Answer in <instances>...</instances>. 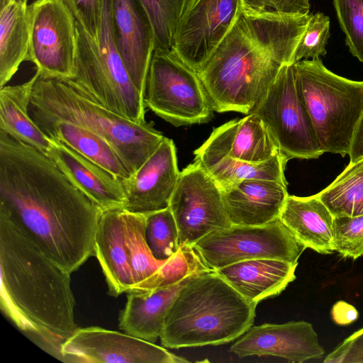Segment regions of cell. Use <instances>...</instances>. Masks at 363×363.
I'll use <instances>...</instances> for the list:
<instances>
[{"instance_id": "cell-1", "label": "cell", "mask_w": 363, "mask_h": 363, "mask_svg": "<svg viewBox=\"0 0 363 363\" xmlns=\"http://www.w3.org/2000/svg\"><path fill=\"white\" fill-rule=\"evenodd\" d=\"M102 211L42 151L0 130V217L72 274L94 255Z\"/></svg>"}, {"instance_id": "cell-2", "label": "cell", "mask_w": 363, "mask_h": 363, "mask_svg": "<svg viewBox=\"0 0 363 363\" xmlns=\"http://www.w3.org/2000/svg\"><path fill=\"white\" fill-rule=\"evenodd\" d=\"M0 304L27 335L63 361L62 344L77 329L69 273L0 217Z\"/></svg>"}, {"instance_id": "cell-3", "label": "cell", "mask_w": 363, "mask_h": 363, "mask_svg": "<svg viewBox=\"0 0 363 363\" xmlns=\"http://www.w3.org/2000/svg\"><path fill=\"white\" fill-rule=\"evenodd\" d=\"M256 304L247 301L216 270L196 274L173 303L160 337L171 349L218 345L242 335Z\"/></svg>"}, {"instance_id": "cell-4", "label": "cell", "mask_w": 363, "mask_h": 363, "mask_svg": "<svg viewBox=\"0 0 363 363\" xmlns=\"http://www.w3.org/2000/svg\"><path fill=\"white\" fill-rule=\"evenodd\" d=\"M29 114L68 121L91 130L113 148L130 174L156 151L165 138L152 122L137 123L111 111L89 98L69 78L38 73Z\"/></svg>"}, {"instance_id": "cell-5", "label": "cell", "mask_w": 363, "mask_h": 363, "mask_svg": "<svg viewBox=\"0 0 363 363\" xmlns=\"http://www.w3.org/2000/svg\"><path fill=\"white\" fill-rule=\"evenodd\" d=\"M294 67L322 151L345 157L363 112V81L333 73L320 57L300 60Z\"/></svg>"}, {"instance_id": "cell-6", "label": "cell", "mask_w": 363, "mask_h": 363, "mask_svg": "<svg viewBox=\"0 0 363 363\" xmlns=\"http://www.w3.org/2000/svg\"><path fill=\"white\" fill-rule=\"evenodd\" d=\"M143 98L146 107L174 126L206 123L214 111L199 73L173 52H153Z\"/></svg>"}, {"instance_id": "cell-7", "label": "cell", "mask_w": 363, "mask_h": 363, "mask_svg": "<svg viewBox=\"0 0 363 363\" xmlns=\"http://www.w3.org/2000/svg\"><path fill=\"white\" fill-rule=\"evenodd\" d=\"M251 113L262 119L287 161L316 159L324 153L301 94L294 64L281 68Z\"/></svg>"}, {"instance_id": "cell-8", "label": "cell", "mask_w": 363, "mask_h": 363, "mask_svg": "<svg viewBox=\"0 0 363 363\" xmlns=\"http://www.w3.org/2000/svg\"><path fill=\"white\" fill-rule=\"evenodd\" d=\"M192 247L203 264L211 270L262 258L298 263L306 249L279 218L263 225H232L208 234Z\"/></svg>"}, {"instance_id": "cell-9", "label": "cell", "mask_w": 363, "mask_h": 363, "mask_svg": "<svg viewBox=\"0 0 363 363\" xmlns=\"http://www.w3.org/2000/svg\"><path fill=\"white\" fill-rule=\"evenodd\" d=\"M169 207L177 223L180 247H193L208 234L232 225L220 188L196 162L180 172Z\"/></svg>"}, {"instance_id": "cell-10", "label": "cell", "mask_w": 363, "mask_h": 363, "mask_svg": "<svg viewBox=\"0 0 363 363\" xmlns=\"http://www.w3.org/2000/svg\"><path fill=\"white\" fill-rule=\"evenodd\" d=\"M28 61L43 76L72 78L77 49L76 21L61 0H35L28 6Z\"/></svg>"}, {"instance_id": "cell-11", "label": "cell", "mask_w": 363, "mask_h": 363, "mask_svg": "<svg viewBox=\"0 0 363 363\" xmlns=\"http://www.w3.org/2000/svg\"><path fill=\"white\" fill-rule=\"evenodd\" d=\"M242 11V0H189L178 22L172 52L199 72Z\"/></svg>"}, {"instance_id": "cell-12", "label": "cell", "mask_w": 363, "mask_h": 363, "mask_svg": "<svg viewBox=\"0 0 363 363\" xmlns=\"http://www.w3.org/2000/svg\"><path fill=\"white\" fill-rule=\"evenodd\" d=\"M63 361L91 363H183L184 357L125 333L77 328L61 347Z\"/></svg>"}, {"instance_id": "cell-13", "label": "cell", "mask_w": 363, "mask_h": 363, "mask_svg": "<svg viewBox=\"0 0 363 363\" xmlns=\"http://www.w3.org/2000/svg\"><path fill=\"white\" fill-rule=\"evenodd\" d=\"M77 49L73 75L69 78L89 98L137 123L145 122L144 99L131 95L104 64L96 40L76 22Z\"/></svg>"}, {"instance_id": "cell-14", "label": "cell", "mask_w": 363, "mask_h": 363, "mask_svg": "<svg viewBox=\"0 0 363 363\" xmlns=\"http://www.w3.org/2000/svg\"><path fill=\"white\" fill-rule=\"evenodd\" d=\"M230 352L239 357L270 355L299 363L320 359L325 354L313 325L303 320L252 325L231 345Z\"/></svg>"}, {"instance_id": "cell-15", "label": "cell", "mask_w": 363, "mask_h": 363, "mask_svg": "<svg viewBox=\"0 0 363 363\" xmlns=\"http://www.w3.org/2000/svg\"><path fill=\"white\" fill-rule=\"evenodd\" d=\"M179 174L174 143L164 138L136 171L122 179L125 194L124 208L143 214L167 208Z\"/></svg>"}, {"instance_id": "cell-16", "label": "cell", "mask_w": 363, "mask_h": 363, "mask_svg": "<svg viewBox=\"0 0 363 363\" xmlns=\"http://www.w3.org/2000/svg\"><path fill=\"white\" fill-rule=\"evenodd\" d=\"M194 154V162L203 165L223 157L262 162L281 153L264 122L251 113L215 128Z\"/></svg>"}, {"instance_id": "cell-17", "label": "cell", "mask_w": 363, "mask_h": 363, "mask_svg": "<svg viewBox=\"0 0 363 363\" xmlns=\"http://www.w3.org/2000/svg\"><path fill=\"white\" fill-rule=\"evenodd\" d=\"M117 46L132 82L144 96L154 33L140 0H111Z\"/></svg>"}, {"instance_id": "cell-18", "label": "cell", "mask_w": 363, "mask_h": 363, "mask_svg": "<svg viewBox=\"0 0 363 363\" xmlns=\"http://www.w3.org/2000/svg\"><path fill=\"white\" fill-rule=\"evenodd\" d=\"M45 154L102 211L124 208L125 194L121 178L55 140Z\"/></svg>"}, {"instance_id": "cell-19", "label": "cell", "mask_w": 363, "mask_h": 363, "mask_svg": "<svg viewBox=\"0 0 363 363\" xmlns=\"http://www.w3.org/2000/svg\"><path fill=\"white\" fill-rule=\"evenodd\" d=\"M221 191L234 225H263L279 218L289 196L287 185L269 179H247Z\"/></svg>"}, {"instance_id": "cell-20", "label": "cell", "mask_w": 363, "mask_h": 363, "mask_svg": "<svg viewBox=\"0 0 363 363\" xmlns=\"http://www.w3.org/2000/svg\"><path fill=\"white\" fill-rule=\"evenodd\" d=\"M124 208L103 211L94 240L96 257L108 287V293L118 296L130 292L134 286L126 244Z\"/></svg>"}, {"instance_id": "cell-21", "label": "cell", "mask_w": 363, "mask_h": 363, "mask_svg": "<svg viewBox=\"0 0 363 363\" xmlns=\"http://www.w3.org/2000/svg\"><path fill=\"white\" fill-rule=\"evenodd\" d=\"M199 272L166 286L128 292L125 308L119 315L120 329L127 334L155 343L161 335L166 317L179 293Z\"/></svg>"}, {"instance_id": "cell-22", "label": "cell", "mask_w": 363, "mask_h": 363, "mask_svg": "<svg viewBox=\"0 0 363 363\" xmlns=\"http://www.w3.org/2000/svg\"><path fill=\"white\" fill-rule=\"evenodd\" d=\"M298 263L277 259H254L236 262L217 271L250 303L257 304L284 291L296 279Z\"/></svg>"}, {"instance_id": "cell-23", "label": "cell", "mask_w": 363, "mask_h": 363, "mask_svg": "<svg viewBox=\"0 0 363 363\" xmlns=\"http://www.w3.org/2000/svg\"><path fill=\"white\" fill-rule=\"evenodd\" d=\"M279 218L306 248L323 255L335 252L334 216L316 194H289Z\"/></svg>"}, {"instance_id": "cell-24", "label": "cell", "mask_w": 363, "mask_h": 363, "mask_svg": "<svg viewBox=\"0 0 363 363\" xmlns=\"http://www.w3.org/2000/svg\"><path fill=\"white\" fill-rule=\"evenodd\" d=\"M30 117L50 140L65 145L119 178L125 179L130 176L113 148L91 130L68 121L38 116Z\"/></svg>"}, {"instance_id": "cell-25", "label": "cell", "mask_w": 363, "mask_h": 363, "mask_svg": "<svg viewBox=\"0 0 363 363\" xmlns=\"http://www.w3.org/2000/svg\"><path fill=\"white\" fill-rule=\"evenodd\" d=\"M28 0H0V87L7 85L23 61H28Z\"/></svg>"}, {"instance_id": "cell-26", "label": "cell", "mask_w": 363, "mask_h": 363, "mask_svg": "<svg viewBox=\"0 0 363 363\" xmlns=\"http://www.w3.org/2000/svg\"><path fill=\"white\" fill-rule=\"evenodd\" d=\"M38 75L36 72L24 83L0 87V130L46 153L52 140L29 114L31 94Z\"/></svg>"}, {"instance_id": "cell-27", "label": "cell", "mask_w": 363, "mask_h": 363, "mask_svg": "<svg viewBox=\"0 0 363 363\" xmlns=\"http://www.w3.org/2000/svg\"><path fill=\"white\" fill-rule=\"evenodd\" d=\"M287 160L281 154L262 162H249L223 157L201 165L221 190L247 179L274 180L287 185L284 169Z\"/></svg>"}, {"instance_id": "cell-28", "label": "cell", "mask_w": 363, "mask_h": 363, "mask_svg": "<svg viewBox=\"0 0 363 363\" xmlns=\"http://www.w3.org/2000/svg\"><path fill=\"white\" fill-rule=\"evenodd\" d=\"M316 195L334 217L363 215V157L350 161L336 179Z\"/></svg>"}, {"instance_id": "cell-29", "label": "cell", "mask_w": 363, "mask_h": 363, "mask_svg": "<svg viewBox=\"0 0 363 363\" xmlns=\"http://www.w3.org/2000/svg\"><path fill=\"white\" fill-rule=\"evenodd\" d=\"M154 33V52H172L180 16L189 0H140Z\"/></svg>"}, {"instance_id": "cell-30", "label": "cell", "mask_w": 363, "mask_h": 363, "mask_svg": "<svg viewBox=\"0 0 363 363\" xmlns=\"http://www.w3.org/2000/svg\"><path fill=\"white\" fill-rule=\"evenodd\" d=\"M145 238L158 260L168 259L179 251L178 228L169 207L146 214Z\"/></svg>"}, {"instance_id": "cell-31", "label": "cell", "mask_w": 363, "mask_h": 363, "mask_svg": "<svg viewBox=\"0 0 363 363\" xmlns=\"http://www.w3.org/2000/svg\"><path fill=\"white\" fill-rule=\"evenodd\" d=\"M333 5L350 52L363 63V0H333Z\"/></svg>"}, {"instance_id": "cell-32", "label": "cell", "mask_w": 363, "mask_h": 363, "mask_svg": "<svg viewBox=\"0 0 363 363\" xmlns=\"http://www.w3.org/2000/svg\"><path fill=\"white\" fill-rule=\"evenodd\" d=\"M333 232L335 252L352 259L363 256V215L334 217Z\"/></svg>"}, {"instance_id": "cell-33", "label": "cell", "mask_w": 363, "mask_h": 363, "mask_svg": "<svg viewBox=\"0 0 363 363\" xmlns=\"http://www.w3.org/2000/svg\"><path fill=\"white\" fill-rule=\"evenodd\" d=\"M330 18L322 12L311 15L295 52L294 62L325 56L330 37Z\"/></svg>"}, {"instance_id": "cell-34", "label": "cell", "mask_w": 363, "mask_h": 363, "mask_svg": "<svg viewBox=\"0 0 363 363\" xmlns=\"http://www.w3.org/2000/svg\"><path fill=\"white\" fill-rule=\"evenodd\" d=\"M242 10L256 16H303L309 13V0H242Z\"/></svg>"}, {"instance_id": "cell-35", "label": "cell", "mask_w": 363, "mask_h": 363, "mask_svg": "<svg viewBox=\"0 0 363 363\" xmlns=\"http://www.w3.org/2000/svg\"><path fill=\"white\" fill-rule=\"evenodd\" d=\"M77 22L94 39H97L102 0H61Z\"/></svg>"}, {"instance_id": "cell-36", "label": "cell", "mask_w": 363, "mask_h": 363, "mask_svg": "<svg viewBox=\"0 0 363 363\" xmlns=\"http://www.w3.org/2000/svg\"><path fill=\"white\" fill-rule=\"evenodd\" d=\"M325 363H363V328L339 344L323 360Z\"/></svg>"}, {"instance_id": "cell-37", "label": "cell", "mask_w": 363, "mask_h": 363, "mask_svg": "<svg viewBox=\"0 0 363 363\" xmlns=\"http://www.w3.org/2000/svg\"><path fill=\"white\" fill-rule=\"evenodd\" d=\"M333 320L339 325H348L358 318L357 311L348 303L340 301L333 306L331 311Z\"/></svg>"}, {"instance_id": "cell-38", "label": "cell", "mask_w": 363, "mask_h": 363, "mask_svg": "<svg viewBox=\"0 0 363 363\" xmlns=\"http://www.w3.org/2000/svg\"><path fill=\"white\" fill-rule=\"evenodd\" d=\"M348 155L350 162L363 157V112L356 127Z\"/></svg>"}]
</instances>
